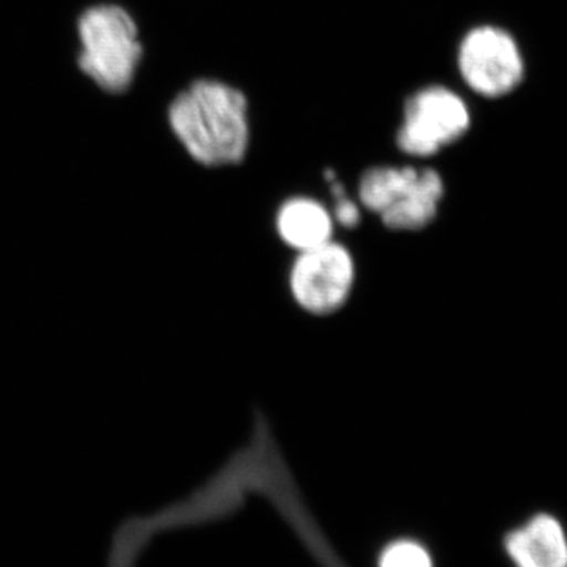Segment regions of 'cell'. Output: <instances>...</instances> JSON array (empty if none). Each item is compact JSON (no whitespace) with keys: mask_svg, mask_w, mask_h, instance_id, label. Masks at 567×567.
Returning a JSON list of instances; mask_svg holds the SVG:
<instances>
[{"mask_svg":"<svg viewBox=\"0 0 567 567\" xmlns=\"http://www.w3.org/2000/svg\"><path fill=\"white\" fill-rule=\"evenodd\" d=\"M358 267L352 249L331 240L295 254L287 284L293 303L309 316H331L341 311L357 286Z\"/></svg>","mask_w":567,"mask_h":567,"instance_id":"277c9868","label":"cell"},{"mask_svg":"<svg viewBox=\"0 0 567 567\" xmlns=\"http://www.w3.org/2000/svg\"><path fill=\"white\" fill-rule=\"evenodd\" d=\"M275 229L281 244L297 254L334 240L338 226L331 208L322 200L292 196L279 205Z\"/></svg>","mask_w":567,"mask_h":567,"instance_id":"52a82bcc","label":"cell"},{"mask_svg":"<svg viewBox=\"0 0 567 567\" xmlns=\"http://www.w3.org/2000/svg\"><path fill=\"white\" fill-rule=\"evenodd\" d=\"M507 557L516 567H567V536L557 518L537 514L505 539Z\"/></svg>","mask_w":567,"mask_h":567,"instance_id":"ba28073f","label":"cell"},{"mask_svg":"<svg viewBox=\"0 0 567 567\" xmlns=\"http://www.w3.org/2000/svg\"><path fill=\"white\" fill-rule=\"evenodd\" d=\"M445 197L442 174L432 167L374 166L358 182L357 199L386 229L417 233L431 226Z\"/></svg>","mask_w":567,"mask_h":567,"instance_id":"3957f363","label":"cell"},{"mask_svg":"<svg viewBox=\"0 0 567 567\" xmlns=\"http://www.w3.org/2000/svg\"><path fill=\"white\" fill-rule=\"evenodd\" d=\"M78 71L107 96L128 93L145 59L140 20L114 0L91 3L78 14Z\"/></svg>","mask_w":567,"mask_h":567,"instance_id":"7a4b0ae2","label":"cell"},{"mask_svg":"<svg viewBox=\"0 0 567 567\" xmlns=\"http://www.w3.org/2000/svg\"><path fill=\"white\" fill-rule=\"evenodd\" d=\"M166 121L183 151L199 166H235L248 155V99L229 82L194 80L171 100Z\"/></svg>","mask_w":567,"mask_h":567,"instance_id":"6da1fadb","label":"cell"},{"mask_svg":"<svg viewBox=\"0 0 567 567\" xmlns=\"http://www.w3.org/2000/svg\"><path fill=\"white\" fill-rule=\"evenodd\" d=\"M457 69L465 84L486 99L507 95L524 78L516 40L494 25H481L466 33L458 47Z\"/></svg>","mask_w":567,"mask_h":567,"instance_id":"8992f818","label":"cell"},{"mask_svg":"<svg viewBox=\"0 0 567 567\" xmlns=\"http://www.w3.org/2000/svg\"><path fill=\"white\" fill-rule=\"evenodd\" d=\"M470 125L468 104L457 92L442 84L425 85L406 100L395 144L412 158H432L464 137Z\"/></svg>","mask_w":567,"mask_h":567,"instance_id":"5b68a950","label":"cell"},{"mask_svg":"<svg viewBox=\"0 0 567 567\" xmlns=\"http://www.w3.org/2000/svg\"><path fill=\"white\" fill-rule=\"evenodd\" d=\"M379 567H434V561L415 540H398L383 550Z\"/></svg>","mask_w":567,"mask_h":567,"instance_id":"9c48e42d","label":"cell"}]
</instances>
